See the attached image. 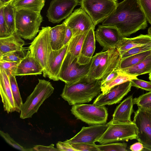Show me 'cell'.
<instances>
[{"mask_svg":"<svg viewBox=\"0 0 151 151\" xmlns=\"http://www.w3.org/2000/svg\"><path fill=\"white\" fill-rule=\"evenodd\" d=\"M16 32L9 36L0 38V57L4 54L24 48V42Z\"/></svg>","mask_w":151,"mask_h":151,"instance_id":"7402d4cb","label":"cell"},{"mask_svg":"<svg viewBox=\"0 0 151 151\" xmlns=\"http://www.w3.org/2000/svg\"><path fill=\"white\" fill-rule=\"evenodd\" d=\"M149 79H150V81H151V72L150 73H149Z\"/></svg>","mask_w":151,"mask_h":151,"instance_id":"816d5d0a","label":"cell"},{"mask_svg":"<svg viewBox=\"0 0 151 151\" xmlns=\"http://www.w3.org/2000/svg\"><path fill=\"white\" fill-rule=\"evenodd\" d=\"M38 81L33 92L21 107L20 117L22 119L31 118L37 112L44 101L53 93L54 88L50 82L39 79Z\"/></svg>","mask_w":151,"mask_h":151,"instance_id":"3957f363","label":"cell"},{"mask_svg":"<svg viewBox=\"0 0 151 151\" xmlns=\"http://www.w3.org/2000/svg\"><path fill=\"white\" fill-rule=\"evenodd\" d=\"M108 123V128L97 141L101 145L136 139L137 128L133 121L122 122L111 120Z\"/></svg>","mask_w":151,"mask_h":151,"instance_id":"5b68a950","label":"cell"},{"mask_svg":"<svg viewBox=\"0 0 151 151\" xmlns=\"http://www.w3.org/2000/svg\"><path fill=\"white\" fill-rule=\"evenodd\" d=\"M0 134L6 142L14 148L23 151H31L30 148H25L15 141L7 133H5L0 130Z\"/></svg>","mask_w":151,"mask_h":151,"instance_id":"74e56055","label":"cell"},{"mask_svg":"<svg viewBox=\"0 0 151 151\" xmlns=\"http://www.w3.org/2000/svg\"><path fill=\"white\" fill-rule=\"evenodd\" d=\"M19 63L18 62L0 59V68L3 69L9 77L11 75H15L16 70Z\"/></svg>","mask_w":151,"mask_h":151,"instance_id":"e575fe53","label":"cell"},{"mask_svg":"<svg viewBox=\"0 0 151 151\" xmlns=\"http://www.w3.org/2000/svg\"><path fill=\"white\" fill-rule=\"evenodd\" d=\"M80 3L95 26L110 15L118 3L116 0H81Z\"/></svg>","mask_w":151,"mask_h":151,"instance_id":"8992f818","label":"cell"},{"mask_svg":"<svg viewBox=\"0 0 151 151\" xmlns=\"http://www.w3.org/2000/svg\"><path fill=\"white\" fill-rule=\"evenodd\" d=\"M73 36V33L71 29L66 25L64 40V45L68 44Z\"/></svg>","mask_w":151,"mask_h":151,"instance_id":"bcb514c9","label":"cell"},{"mask_svg":"<svg viewBox=\"0 0 151 151\" xmlns=\"http://www.w3.org/2000/svg\"><path fill=\"white\" fill-rule=\"evenodd\" d=\"M94 29L88 32L84 40L80 54L77 58V62L80 65H85L90 63L96 48V39Z\"/></svg>","mask_w":151,"mask_h":151,"instance_id":"ffe728a7","label":"cell"},{"mask_svg":"<svg viewBox=\"0 0 151 151\" xmlns=\"http://www.w3.org/2000/svg\"><path fill=\"white\" fill-rule=\"evenodd\" d=\"M88 32L73 36L68 43L66 53L64 59V60L71 63L76 58H78Z\"/></svg>","mask_w":151,"mask_h":151,"instance_id":"cb8c5ba5","label":"cell"},{"mask_svg":"<svg viewBox=\"0 0 151 151\" xmlns=\"http://www.w3.org/2000/svg\"><path fill=\"white\" fill-rule=\"evenodd\" d=\"M42 21L40 12L26 10H17L16 32L22 38L32 40L39 31V27Z\"/></svg>","mask_w":151,"mask_h":151,"instance_id":"277c9868","label":"cell"},{"mask_svg":"<svg viewBox=\"0 0 151 151\" xmlns=\"http://www.w3.org/2000/svg\"><path fill=\"white\" fill-rule=\"evenodd\" d=\"M57 147L59 151H78L72 145L65 141H59L56 144Z\"/></svg>","mask_w":151,"mask_h":151,"instance_id":"7bdbcfd3","label":"cell"},{"mask_svg":"<svg viewBox=\"0 0 151 151\" xmlns=\"http://www.w3.org/2000/svg\"><path fill=\"white\" fill-rule=\"evenodd\" d=\"M105 53L103 51L96 53L91 59V62L90 65L89 72L87 77V78L90 81H93V78L96 70L100 62Z\"/></svg>","mask_w":151,"mask_h":151,"instance_id":"d6a6232c","label":"cell"},{"mask_svg":"<svg viewBox=\"0 0 151 151\" xmlns=\"http://www.w3.org/2000/svg\"><path fill=\"white\" fill-rule=\"evenodd\" d=\"M132 86L130 81L116 86L105 93L99 94L94 101L93 104L101 106L119 103L131 91Z\"/></svg>","mask_w":151,"mask_h":151,"instance_id":"9a60e30c","label":"cell"},{"mask_svg":"<svg viewBox=\"0 0 151 151\" xmlns=\"http://www.w3.org/2000/svg\"><path fill=\"white\" fill-rule=\"evenodd\" d=\"M54 145L51 144L48 146L41 145H37L33 148H31V151H59L57 148L54 147Z\"/></svg>","mask_w":151,"mask_h":151,"instance_id":"ee69618b","label":"cell"},{"mask_svg":"<svg viewBox=\"0 0 151 151\" xmlns=\"http://www.w3.org/2000/svg\"><path fill=\"white\" fill-rule=\"evenodd\" d=\"M96 40L103 47V51L116 48L124 37L116 27L99 25L95 32Z\"/></svg>","mask_w":151,"mask_h":151,"instance_id":"8fae6325","label":"cell"},{"mask_svg":"<svg viewBox=\"0 0 151 151\" xmlns=\"http://www.w3.org/2000/svg\"><path fill=\"white\" fill-rule=\"evenodd\" d=\"M51 27H42L29 47L32 56L44 70L47 66L52 50L50 32Z\"/></svg>","mask_w":151,"mask_h":151,"instance_id":"ba28073f","label":"cell"},{"mask_svg":"<svg viewBox=\"0 0 151 151\" xmlns=\"http://www.w3.org/2000/svg\"><path fill=\"white\" fill-rule=\"evenodd\" d=\"M129 149L132 151H141L144 149V147L142 143L138 142L131 145Z\"/></svg>","mask_w":151,"mask_h":151,"instance_id":"7dc6e473","label":"cell"},{"mask_svg":"<svg viewBox=\"0 0 151 151\" xmlns=\"http://www.w3.org/2000/svg\"><path fill=\"white\" fill-rule=\"evenodd\" d=\"M133 122L137 128L136 139L145 150L151 151V114L138 108L134 112Z\"/></svg>","mask_w":151,"mask_h":151,"instance_id":"9c48e42d","label":"cell"},{"mask_svg":"<svg viewBox=\"0 0 151 151\" xmlns=\"http://www.w3.org/2000/svg\"><path fill=\"white\" fill-rule=\"evenodd\" d=\"M68 44L65 45L59 50H52L50 55L47 66L43 72V77H47L54 81L59 80V74L66 53Z\"/></svg>","mask_w":151,"mask_h":151,"instance_id":"e0dca14e","label":"cell"},{"mask_svg":"<svg viewBox=\"0 0 151 151\" xmlns=\"http://www.w3.org/2000/svg\"><path fill=\"white\" fill-rule=\"evenodd\" d=\"M14 0H0V7H4Z\"/></svg>","mask_w":151,"mask_h":151,"instance_id":"681fc988","label":"cell"},{"mask_svg":"<svg viewBox=\"0 0 151 151\" xmlns=\"http://www.w3.org/2000/svg\"><path fill=\"white\" fill-rule=\"evenodd\" d=\"M71 29L73 36L83 34L95 26L88 15L81 7L75 10L63 22Z\"/></svg>","mask_w":151,"mask_h":151,"instance_id":"4fadbf2b","label":"cell"},{"mask_svg":"<svg viewBox=\"0 0 151 151\" xmlns=\"http://www.w3.org/2000/svg\"><path fill=\"white\" fill-rule=\"evenodd\" d=\"M132 86L147 91H151V81H148L137 78L131 80Z\"/></svg>","mask_w":151,"mask_h":151,"instance_id":"60d3db41","label":"cell"},{"mask_svg":"<svg viewBox=\"0 0 151 151\" xmlns=\"http://www.w3.org/2000/svg\"><path fill=\"white\" fill-rule=\"evenodd\" d=\"M118 70L124 73L137 76L149 74L151 72V53L135 65L125 69Z\"/></svg>","mask_w":151,"mask_h":151,"instance_id":"484cf974","label":"cell"},{"mask_svg":"<svg viewBox=\"0 0 151 151\" xmlns=\"http://www.w3.org/2000/svg\"><path fill=\"white\" fill-rule=\"evenodd\" d=\"M151 53V50L121 59L117 69L119 70L123 69L135 65Z\"/></svg>","mask_w":151,"mask_h":151,"instance_id":"f546056e","label":"cell"},{"mask_svg":"<svg viewBox=\"0 0 151 151\" xmlns=\"http://www.w3.org/2000/svg\"><path fill=\"white\" fill-rule=\"evenodd\" d=\"M45 0H14L16 10H26L40 12L45 5Z\"/></svg>","mask_w":151,"mask_h":151,"instance_id":"4316f807","label":"cell"},{"mask_svg":"<svg viewBox=\"0 0 151 151\" xmlns=\"http://www.w3.org/2000/svg\"><path fill=\"white\" fill-rule=\"evenodd\" d=\"M102 25L116 27L126 37L147 26V20L139 0H124L118 3Z\"/></svg>","mask_w":151,"mask_h":151,"instance_id":"6da1fadb","label":"cell"},{"mask_svg":"<svg viewBox=\"0 0 151 151\" xmlns=\"http://www.w3.org/2000/svg\"><path fill=\"white\" fill-rule=\"evenodd\" d=\"M109 126L108 123L83 127L75 136L65 142L70 144L82 142L94 143L101 137Z\"/></svg>","mask_w":151,"mask_h":151,"instance_id":"2e32d148","label":"cell"},{"mask_svg":"<svg viewBox=\"0 0 151 151\" xmlns=\"http://www.w3.org/2000/svg\"><path fill=\"white\" fill-rule=\"evenodd\" d=\"M118 71V74L115 78L101 85V89L102 94L105 93L116 86L137 78V76L129 75Z\"/></svg>","mask_w":151,"mask_h":151,"instance_id":"f1b7e54d","label":"cell"},{"mask_svg":"<svg viewBox=\"0 0 151 151\" xmlns=\"http://www.w3.org/2000/svg\"><path fill=\"white\" fill-rule=\"evenodd\" d=\"M13 1L3 7L4 17L8 30L12 35L16 32L15 18L16 9L14 5Z\"/></svg>","mask_w":151,"mask_h":151,"instance_id":"83f0119b","label":"cell"},{"mask_svg":"<svg viewBox=\"0 0 151 151\" xmlns=\"http://www.w3.org/2000/svg\"><path fill=\"white\" fill-rule=\"evenodd\" d=\"M151 50V42L131 48L121 55L123 59L129 56Z\"/></svg>","mask_w":151,"mask_h":151,"instance_id":"d590c367","label":"cell"},{"mask_svg":"<svg viewBox=\"0 0 151 151\" xmlns=\"http://www.w3.org/2000/svg\"><path fill=\"white\" fill-rule=\"evenodd\" d=\"M133 99L132 95L129 96L119 104L115 109L111 119L113 121L130 122L131 115L133 111Z\"/></svg>","mask_w":151,"mask_h":151,"instance_id":"44dd1931","label":"cell"},{"mask_svg":"<svg viewBox=\"0 0 151 151\" xmlns=\"http://www.w3.org/2000/svg\"><path fill=\"white\" fill-rule=\"evenodd\" d=\"M139 1L147 21L151 25V0Z\"/></svg>","mask_w":151,"mask_h":151,"instance_id":"ab89813d","label":"cell"},{"mask_svg":"<svg viewBox=\"0 0 151 151\" xmlns=\"http://www.w3.org/2000/svg\"><path fill=\"white\" fill-rule=\"evenodd\" d=\"M5 20L3 7H0V38H4L10 35Z\"/></svg>","mask_w":151,"mask_h":151,"instance_id":"f35d334b","label":"cell"},{"mask_svg":"<svg viewBox=\"0 0 151 151\" xmlns=\"http://www.w3.org/2000/svg\"><path fill=\"white\" fill-rule=\"evenodd\" d=\"M70 110L77 119L89 125L106 124L108 118V113L105 106L76 104L73 105Z\"/></svg>","mask_w":151,"mask_h":151,"instance_id":"52a82bcc","label":"cell"},{"mask_svg":"<svg viewBox=\"0 0 151 151\" xmlns=\"http://www.w3.org/2000/svg\"><path fill=\"white\" fill-rule=\"evenodd\" d=\"M151 42V36L148 34H141L133 38L124 37L116 49L121 55L128 50Z\"/></svg>","mask_w":151,"mask_h":151,"instance_id":"603a6c76","label":"cell"},{"mask_svg":"<svg viewBox=\"0 0 151 151\" xmlns=\"http://www.w3.org/2000/svg\"><path fill=\"white\" fill-rule=\"evenodd\" d=\"M138 108L151 114V103L138 107Z\"/></svg>","mask_w":151,"mask_h":151,"instance_id":"c3c4849f","label":"cell"},{"mask_svg":"<svg viewBox=\"0 0 151 151\" xmlns=\"http://www.w3.org/2000/svg\"><path fill=\"white\" fill-rule=\"evenodd\" d=\"M66 27V24L63 22L61 24L51 28L50 34L53 50H59L64 46Z\"/></svg>","mask_w":151,"mask_h":151,"instance_id":"d4e9b609","label":"cell"},{"mask_svg":"<svg viewBox=\"0 0 151 151\" xmlns=\"http://www.w3.org/2000/svg\"><path fill=\"white\" fill-rule=\"evenodd\" d=\"M0 93L4 110L8 113L15 111L9 77L5 70L1 68H0Z\"/></svg>","mask_w":151,"mask_h":151,"instance_id":"ac0fdd59","label":"cell"},{"mask_svg":"<svg viewBox=\"0 0 151 151\" xmlns=\"http://www.w3.org/2000/svg\"><path fill=\"white\" fill-rule=\"evenodd\" d=\"M43 68L32 56L29 50L25 58L18 63L15 73L16 76L41 75Z\"/></svg>","mask_w":151,"mask_h":151,"instance_id":"d6986e66","label":"cell"},{"mask_svg":"<svg viewBox=\"0 0 151 151\" xmlns=\"http://www.w3.org/2000/svg\"><path fill=\"white\" fill-rule=\"evenodd\" d=\"M27 52V49L24 48L21 50L6 53L0 57V59L19 63L25 58Z\"/></svg>","mask_w":151,"mask_h":151,"instance_id":"1f68e13d","label":"cell"},{"mask_svg":"<svg viewBox=\"0 0 151 151\" xmlns=\"http://www.w3.org/2000/svg\"><path fill=\"white\" fill-rule=\"evenodd\" d=\"M147 32L148 34L151 36V26L148 28Z\"/></svg>","mask_w":151,"mask_h":151,"instance_id":"f907efd6","label":"cell"},{"mask_svg":"<svg viewBox=\"0 0 151 151\" xmlns=\"http://www.w3.org/2000/svg\"><path fill=\"white\" fill-rule=\"evenodd\" d=\"M101 86V80L90 81L86 77L65 83L61 96L70 105L88 103L100 94Z\"/></svg>","mask_w":151,"mask_h":151,"instance_id":"7a4b0ae2","label":"cell"},{"mask_svg":"<svg viewBox=\"0 0 151 151\" xmlns=\"http://www.w3.org/2000/svg\"><path fill=\"white\" fill-rule=\"evenodd\" d=\"M79 2V0H52L46 15L49 21L53 23H58L66 19Z\"/></svg>","mask_w":151,"mask_h":151,"instance_id":"7c38bea8","label":"cell"},{"mask_svg":"<svg viewBox=\"0 0 151 151\" xmlns=\"http://www.w3.org/2000/svg\"><path fill=\"white\" fill-rule=\"evenodd\" d=\"M71 145L78 151H99L97 145H96L95 143L82 142L74 143Z\"/></svg>","mask_w":151,"mask_h":151,"instance_id":"8d00e7d4","label":"cell"},{"mask_svg":"<svg viewBox=\"0 0 151 151\" xmlns=\"http://www.w3.org/2000/svg\"><path fill=\"white\" fill-rule=\"evenodd\" d=\"M119 71L117 69L112 71L106 77L101 80V85L115 78L118 74Z\"/></svg>","mask_w":151,"mask_h":151,"instance_id":"f6af8a7d","label":"cell"},{"mask_svg":"<svg viewBox=\"0 0 151 151\" xmlns=\"http://www.w3.org/2000/svg\"><path fill=\"white\" fill-rule=\"evenodd\" d=\"M77 58L70 63L63 60L59 76V79L66 84L76 82L87 76L91 62L80 65L77 62Z\"/></svg>","mask_w":151,"mask_h":151,"instance_id":"30bf717a","label":"cell"},{"mask_svg":"<svg viewBox=\"0 0 151 151\" xmlns=\"http://www.w3.org/2000/svg\"><path fill=\"white\" fill-rule=\"evenodd\" d=\"M121 59V55L116 48L105 51L96 70L93 80H101L112 71L117 69Z\"/></svg>","mask_w":151,"mask_h":151,"instance_id":"5bb4252c","label":"cell"},{"mask_svg":"<svg viewBox=\"0 0 151 151\" xmlns=\"http://www.w3.org/2000/svg\"><path fill=\"white\" fill-rule=\"evenodd\" d=\"M99 151H127V144L125 142L111 143L97 145Z\"/></svg>","mask_w":151,"mask_h":151,"instance_id":"836d02e7","label":"cell"},{"mask_svg":"<svg viewBox=\"0 0 151 151\" xmlns=\"http://www.w3.org/2000/svg\"><path fill=\"white\" fill-rule=\"evenodd\" d=\"M16 76H9L12 91L15 107V111L19 113L23 104L15 77Z\"/></svg>","mask_w":151,"mask_h":151,"instance_id":"4dcf8cb0","label":"cell"},{"mask_svg":"<svg viewBox=\"0 0 151 151\" xmlns=\"http://www.w3.org/2000/svg\"><path fill=\"white\" fill-rule=\"evenodd\" d=\"M134 104L138 107L151 103V91L133 99Z\"/></svg>","mask_w":151,"mask_h":151,"instance_id":"b9f144b4","label":"cell"}]
</instances>
